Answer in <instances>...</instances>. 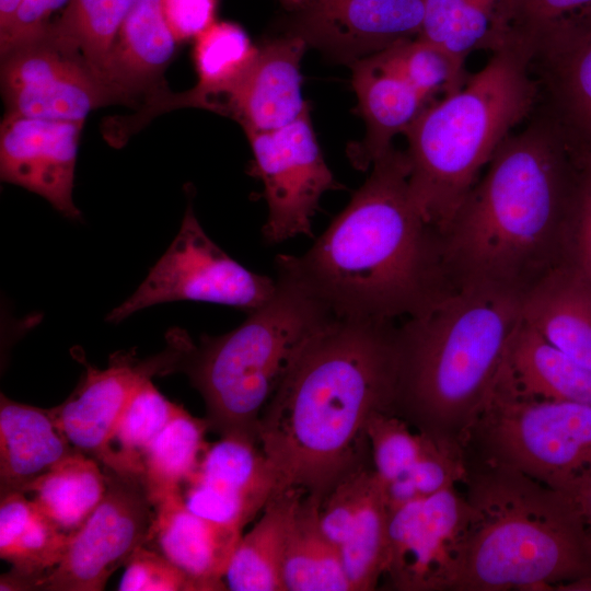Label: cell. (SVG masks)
Instances as JSON below:
<instances>
[{
  "mask_svg": "<svg viewBox=\"0 0 591 591\" xmlns=\"http://www.w3.org/2000/svg\"><path fill=\"white\" fill-rule=\"evenodd\" d=\"M375 56L386 69L407 81L430 103L438 94L445 96L456 92L468 78L464 66L418 36Z\"/></svg>",
  "mask_w": 591,
  "mask_h": 591,
  "instance_id": "37",
  "label": "cell"
},
{
  "mask_svg": "<svg viewBox=\"0 0 591 591\" xmlns=\"http://www.w3.org/2000/svg\"><path fill=\"white\" fill-rule=\"evenodd\" d=\"M390 510L374 470L350 530L339 546L351 591L375 589L387 553Z\"/></svg>",
  "mask_w": 591,
  "mask_h": 591,
  "instance_id": "35",
  "label": "cell"
},
{
  "mask_svg": "<svg viewBox=\"0 0 591 591\" xmlns=\"http://www.w3.org/2000/svg\"><path fill=\"white\" fill-rule=\"evenodd\" d=\"M279 1L286 9H288L291 12L299 11L308 2V0H279Z\"/></svg>",
  "mask_w": 591,
  "mask_h": 591,
  "instance_id": "47",
  "label": "cell"
},
{
  "mask_svg": "<svg viewBox=\"0 0 591 591\" xmlns=\"http://www.w3.org/2000/svg\"><path fill=\"white\" fill-rule=\"evenodd\" d=\"M465 462L473 519L452 591L557 590L591 578V537L572 497L507 467Z\"/></svg>",
  "mask_w": 591,
  "mask_h": 591,
  "instance_id": "5",
  "label": "cell"
},
{
  "mask_svg": "<svg viewBox=\"0 0 591 591\" xmlns=\"http://www.w3.org/2000/svg\"><path fill=\"white\" fill-rule=\"evenodd\" d=\"M521 301L491 289L452 288L396 325L393 414L462 447L521 324Z\"/></svg>",
  "mask_w": 591,
  "mask_h": 591,
  "instance_id": "4",
  "label": "cell"
},
{
  "mask_svg": "<svg viewBox=\"0 0 591 591\" xmlns=\"http://www.w3.org/2000/svg\"><path fill=\"white\" fill-rule=\"evenodd\" d=\"M275 290L276 279L248 270L221 250L188 205L169 248L137 290L107 314L106 322L117 324L142 309L183 300L250 313L264 305Z\"/></svg>",
  "mask_w": 591,
  "mask_h": 591,
  "instance_id": "9",
  "label": "cell"
},
{
  "mask_svg": "<svg viewBox=\"0 0 591 591\" xmlns=\"http://www.w3.org/2000/svg\"><path fill=\"white\" fill-rule=\"evenodd\" d=\"M590 34L591 0H511L509 40L525 47L532 62L559 55Z\"/></svg>",
  "mask_w": 591,
  "mask_h": 591,
  "instance_id": "32",
  "label": "cell"
},
{
  "mask_svg": "<svg viewBox=\"0 0 591 591\" xmlns=\"http://www.w3.org/2000/svg\"><path fill=\"white\" fill-rule=\"evenodd\" d=\"M276 290L236 328L202 335L185 332L177 372L201 394L210 429L221 437L257 440L259 417L301 345L335 315L285 257L276 258Z\"/></svg>",
  "mask_w": 591,
  "mask_h": 591,
  "instance_id": "7",
  "label": "cell"
},
{
  "mask_svg": "<svg viewBox=\"0 0 591 591\" xmlns=\"http://www.w3.org/2000/svg\"><path fill=\"white\" fill-rule=\"evenodd\" d=\"M372 475L373 467L363 465L355 470L341 478L321 502V528L338 548L350 530Z\"/></svg>",
  "mask_w": 591,
  "mask_h": 591,
  "instance_id": "42",
  "label": "cell"
},
{
  "mask_svg": "<svg viewBox=\"0 0 591 591\" xmlns=\"http://www.w3.org/2000/svg\"><path fill=\"white\" fill-rule=\"evenodd\" d=\"M167 25L177 43L196 39L216 22L219 0H161Z\"/></svg>",
  "mask_w": 591,
  "mask_h": 591,
  "instance_id": "44",
  "label": "cell"
},
{
  "mask_svg": "<svg viewBox=\"0 0 591 591\" xmlns=\"http://www.w3.org/2000/svg\"><path fill=\"white\" fill-rule=\"evenodd\" d=\"M577 178L569 219L566 262L591 286V152H575Z\"/></svg>",
  "mask_w": 591,
  "mask_h": 591,
  "instance_id": "40",
  "label": "cell"
},
{
  "mask_svg": "<svg viewBox=\"0 0 591 591\" xmlns=\"http://www.w3.org/2000/svg\"><path fill=\"white\" fill-rule=\"evenodd\" d=\"M308 44L287 33L259 47L247 74L227 100L222 114L244 130L269 131L298 119L308 108L302 97L301 60Z\"/></svg>",
  "mask_w": 591,
  "mask_h": 591,
  "instance_id": "18",
  "label": "cell"
},
{
  "mask_svg": "<svg viewBox=\"0 0 591 591\" xmlns=\"http://www.w3.org/2000/svg\"><path fill=\"white\" fill-rule=\"evenodd\" d=\"M178 44L165 20L161 0H135L107 59L102 78L125 104L165 92L162 76Z\"/></svg>",
  "mask_w": 591,
  "mask_h": 591,
  "instance_id": "20",
  "label": "cell"
},
{
  "mask_svg": "<svg viewBox=\"0 0 591 591\" xmlns=\"http://www.w3.org/2000/svg\"><path fill=\"white\" fill-rule=\"evenodd\" d=\"M242 531L204 519L187 509L182 491L153 505L146 546L185 571L198 591L228 590L224 580Z\"/></svg>",
  "mask_w": 591,
  "mask_h": 591,
  "instance_id": "19",
  "label": "cell"
},
{
  "mask_svg": "<svg viewBox=\"0 0 591 591\" xmlns=\"http://www.w3.org/2000/svg\"><path fill=\"white\" fill-rule=\"evenodd\" d=\"M581 510L591 537V483L575 499Z\"/></svg>",
  "mask_w": 591,
  "mask_h": 591,
  "instance_id": "45",
  "label": "cell"
},
{
  "mask_svg": "<svg viewBox=\"0 0 591 591\" xmlns=\"http://www.w3.org/2000/svg\"><path fill=\"white\" fill-rule=\"evenodd\" d=\"M95 459L74 451L31 484L35 506L60 530L79 529L103 499L107 474Z\"/></svg>",
  "mask_w": 591,
  "mask_h": 591,
  "instance_id": "31",
  "label": "cell"
},
{
  "mask_svg": "<svg viewBox=\"0 0 591 591\" xmlns=\"http://www.w3.org/2000/svg\"><path fill=\"white\" fill-rule=\"evenodd\" d=\"M244 131L268 207L265 241L278 244L298 235L313 236L320 200L337 184L316 140L310 107L282 128Z\"/></svg>",
  "mask_w": 591,
  "mask_h": 591,
  "instance_id": "11",
  "label": "cell"
},
{
  "mask_svg": "<svg viewBox=\"0 0 591 591\" xmlns=\"http://www.w3.org/2000/svg\"><path fill=\"white\" fill-rule=\"evenodd\" d=\"M107 474L105 495L70 534L60 563L42 580L43 591H101L108 578L148 542L153 505L138 477Z\"/></svg>",
  "mask_w": 591,
  "mask_h": 591,
  "instance_id": "10",
  "label": "cell"
},
{
  "mask_svg": "<svg viewBox=\"0 0 591 591\" xmlns=\"http://www.w3.org/2000/svg\"><path fill=\"white\" fill-rule=\"evenodd\" d=\"M77 451L57 428L49 409L0 395V495L26 494L33 482Z\"/></svg>",
  "mask_w": 591,
  "mask_h": 591,
  "instance_id": "24",
  "label": "cell"
},
{
  "mask_svg": "<svg viewBox=\"0 0 591 591\" xmlns=\"http://www.w3.org/2000/svg\"><path fill=\"white\" fill-rule=\"evenodd\" d=\"M207 419L179 408L142 453V484L152 505L183 490L208 447Z\"/></svg>",
  "mask_w": 591,
  "mask_h": 591,
  "instance_id": "33",
  "label": "cell"
},
{
  "mask_svg": "<svg viewBox=\"0 0 591 591\" xmlns=\"http://www.w3.org/2000/svg\"><path fill=\"white\" fill-rule=\"evenodd\" d=\"M577 158L535 113L499 146L441 233L452 288L523 298L566 262Z\"/></svg>",
  "mask_w": 591,
  "mask_h": 591,
  "instance_id": "2",
  "label": "cell"
},
{
  "mask_svg": "<svg viewBox=\"0 0 591 591\" xmlns=\"http://www.w3.org/2000/svg\"><path fill=\"white\" fill-rule=\"evenodd\" d=\"M424 0H308L288 33L351 63L419 36Z\"/></svg>",
  "mask_w": 591,
  "mask_h": 591,
  "instance_id": "15",
  "label": "cell"
},
{
  "mask_svg": "<svg viewBox=\"0 0 591 591\" xmlns=\"http://www.w3.org/2000/svg\"><path fill=\"white\" fill-rule=\"evenodd\" d=\"M396 324L334 317L292 357L258 421V444L277 490L323 498L366 465L367 425L393 414Z\"/></svg>",
  "mask_w": 591,
  "mask_h": 591,
  "instance_id": "1",
  "label": "cell"
},
{
  "mask_svg": "<svg viewBox=\"0 0 591 591\" xmlns=\"http://www.w3.org/2000/svg\"><path fill=\"white\" fill-rule=\"evenodd\" d=\"M371 166L312 247L286 258L336 317L395 322L422 312L452 286L441 235L412 196L406 152L392 148Z\"/></svg>",
  "mask_w": 591,
  "mask_h": 591,
  "instance_id": "3",
  "label": "cell"
},
{
  "mask_svg": "<svg viewBox=\"0 0 591 591\" xmlns=\"http://www.w3.org/2000/svg\"><path fill=\"white\" fill-rule=\"evenodd\" d=\"M135 0H70L46 38L83 59L101 77L118 31Z\"/></svg>",
  "mask_w": 591,
  "mask_h": 591,
  "instance_id": "34",
  "label": "cell"
},
{
  "mask_svg": "<svg viewBox=\"0 0 591 591\" xmlns=\"http://www.w3.org/2000/svg\"><path fill=\"white\" fill-rule=\"evenodd\" d=\"M352 88L366 124L362 140L349 146L348 157L358 170H368L390 151L403 134L431 104L407 81L386 69L375 55L350 65Z\"/></svg>",
  "mask_w": 591,
  "mask_h": 591,
  "instance_id": "21",
  "label": "cell"
},
{
  "mask_svg": "<svg viewBox=\"0 0 591 591\" xmlns=\"http://www.w3.org/2000/svg\"><path fill=\"white\" fill-rule=\"evenodd\" d=\"M70 534L49 520L24 493L0 495V557L11 564L1 591L39 590L62 559Z\"/></svg>",
  "mask_w": 591,
  "mask_h": 591,
  "instance_id": "22",
  "label": "cell"
},
{
  "mask_svg": "<svg viewBox=\"0 0 591 591\" xmlns=\"http://www.w3.org/2000/svg\"><path fill=\"white\" fill-rule=\"evenodd\" d=\"M522 321L546 341L591 369V286L565 262L521 301Z\"/></svg>",
  "mask_w": 591,
  "mask_h": 591,
  "instance_id": "23",
  "label": "cell"
},
{
  "mask_svg": "<svg viewBox=\"0 0 591 591\" xmlns=\"http://www.w3.org/2000/svg\"><path fill=\"white\" fill-rule=\"evenodd\" d=\"M277 486L276 473L258 442L231 434L208 444L182 495L193 513L242 531Z\"/></svg>",
  "mask_w": 591,
  "mask_h": 591,
  "instance_id": "16",
  "label": "cell"
},
{
  "mask_svg": "<svg viewBox=\"0 0 591 591\" xmlns=\"http://www.w3.org/2000/svg\"><path fill=\"white\" fill-rule=\"evenodd\" d=\"M418 37L465 67L476 50L499 49L509 40L511 0H424Z\"/></svg>",
  "mask_w": 591,
  "mask_h": 591,
  "instance_id": "29",
  "label": "cell"
},
{
  "mask_svg": "<svg viewBox=\"0 0 591 591\" xmlns=\"http://www.w3.org/2000/svg\"><path fill=\"white\" fill-rule=\"evenodd\" d=\"M373 470L387 485L403 477L416 462L422 445V433L412 430L403 418L386 412L374 414L367 425Z\"/></svg>",
  "mask_w": 591,
  "mask_h": 591,
  "instance_id": "39",
  "label": "cell"
},
{
  "mask_svg": "<svg viewBox=\"0 0 591 591\" xmlns=\"http://www.w3.org/2000/svg\"><path fill=\"white\" fill-rule=\"evenodd\" d=\"M503 369L526 395L591 406V369L554 347L523 321L510 343Z\"/></svg>",
  "mask_w": 591,
  "mask_h": 591,
  "instance_id": "28",
  "label": "cell"
},
{
  "mask_svg": "<svg viewBox=\"0 0 591 591\" xmlns=\"http://www.w3.org/2000/svg\"><path fill=\"white\" fill-rule=\"evenodd\" d=\"M5 114L85 121L123 99L83 59L43 37L1 57Z\"/></svg>",
  "mask_w": 591,
  "mask_h": 591,
  "instance_id": "13",
  "label": "cell"
},
{
  "mask_svg": "<svg viewBox=\"0 0 591 591\" xmlns=\"http://www.w3.org/2000/svg\"><path fill=\"white\" fill-rule=\"evenodd\" d=\"M321 502L305 494L294 512L282 561L285 591H351L339 548L321 528Z\"/></svg>",
  "mask_w": 591,
  "mask_h": 591,
  "instance_id": "30",
  "label": "cell"
},
{
  "mask_svg": "<svg viewBox=\"0 0 591 591\" xmlns=\"http://www.w3.org/2000/svg\"><path fill=\"white\" fill-rule=\"evenodd\" d=\"M466 474L467 466L461 445L422 433L421 450L412 468L395 482L382 485L389 510L391 512L409 501L462 485Z\"/></svg>",
  "mask_w": 591,
  "mask_h": 591,
  "instance_id": "38",
  "label": "cell"
},
{
  "mask_svg": "<svg viewBox=\"0 0 591 591\" xmlns=\"http://www.w3.org/2000/svg\"><path fill=\"white\" fill-rule=\"evenodd\" d=\"M537 113L549 119L576 152H591V34L554 57L532 62Z\"/></svg>",
  "mask_w": 591,
  "mask_h": 591,
  "instance_id": "26",
  "label": "cell"
},
{
  "mask_svg": "<svg viewBox=\"0 0 591 591\" xmlns=\"http://www.w3.org/2000/svg\"><path fill=\"white\" fill-rule=\"evenodd\" d=\"M462 447L465 461L520 472L576 499L591 483V406L526 395L502 363Z\"/></svg>",
  "mask_w": 591,
  "mask_h": 591,
  "instance_id": "8",
  "label": "cell"
},
{
  "mask_svg": "<svg viewBox=\"0 0 591 591\" xmlns=\"http://www.w3.org/2000/svg\"><path fill=\"white\" fill-rule=\"evenodd\" d=\"M473 508L459 485L390 512L383 577L398 591H452Z\"/></svg>",
  "mask_w": 591,
  "mask_h": 591,
  "instance_id": "12",
  "label": "cell"
},
{
  "mask_svg": "<svg viewBox=\"0 0 591 591\" xmlns=\"http://www.w3.org/2000/svg\"><path fill=\"white\" fill-rule=\"evenodd\" d=\"M538 97L531 53L510 40L404 132L412 196L440 235L502 141L532 117Z\"/></svg>",
  "mask_w": 591,
  "mask_h": 591,
  "instance_id": "6",
  "label": "cell"
},
{
  "mask_svg": "<svg viewBox=\"0 0 591 591\" xmlns=\"http://www.w3.org/2000/svg\"><path fill=\"white\" fill-rule=\"evenodd\" d=\"M171 345L147 359L134 349L116 351L104 369L85 364V373L73 393L50 408L53 419L73 449L117 470L112 437L118 418L136 387L154 375L174 373L176 355Z\"/></svg>",
  "mask_w": 591,
  "mask_h": 591,
  "instance_id": "14",
  "label": "cell"
},
{
  "mask_svg": "<svg viewBox=\"0 0 591 591\" xmlns=\"http://www.w3.org/2000/svg\"><path fill=\"white\" fill-rule=\"evenodd\" d=\"M120 591H198L193 579L164 555L139 547L125 565Z\"/></svg>",
  "mask_w": 591,
  "mask_h": 591,
  "instance_id": "41",
  "label": "cell"
},
{
  "mask_svg": "<svg viewBox=\"0 0 591 591\" xmlns=\"http://www.w3.org/2000/svg\"><path fill=\"white\" fill-rule=\"evenodd\" d=\"M258 49L239 24L216 21L195 39L197 84L185 93H165L157 109L194 106L222 114L227 100L253 66Z\"/></svg>",
  "mask_w": 591,
  "mask_h": 591,
  "instance_id": "25",
  "label": "cell"
},
{
  "mask_svg": "<svg viewBox=\"0 0 591 591\" xmlns=\"http://www.w3.org/2000/svg\"><path fill=\"white\" fill-rule=\"evenodd\" d=\"M23 0H0V31L4 30Z\"/></svg>",
  "mask_w": 591,
  "mask_h": 591,
  "instance_id": "46",
  "label": "cell"
},
{
  "mask_svg": "<svg viewBox=\"0 0 591 591\" xmlns=\"http://www.w3.org/2000/svg\"><path fill=\"white\" fill-rule=\"evenodd\" d=\"M306 493L276 491L252 530L242 535L224 580L232 591H285L282 561L294 512Z\"/></svg>",
  "mask_w": 591,
  "mask_h": 591,
  "instance_id": "27",
  "label": "cell"
},
{
  "mask_svg": "<svg viewBox=\"0 0 591 591\" xmlns=\"http://www.w3.org/2000/svg\"><path fill=\"white\" fill-rule=\"evenodd\" d=\"M181 407L169 401L151 379L142 381L129 397L112 437V448L118 444L115 473L141 479L142 453Z\"/></svg>",
  "mask_w": 591,
  "mask_h": 591,
  "instance_id": "36",
  "label": "cell"
},
{
  "mask_svg": "<svg viewBox=\"0 0 591 591\" xmlns=\"http://www.w3.org/2000/svg\"><path fill=\"white\" fill-rule=\"evenodd\" d=\"M70 0H23L9 25L0 31V56L46 36L53 15Z\"/></svg>",
  "mask_w": 591,
  "mask_h": 591,
  "instance_id": "43",
  "label": "cell"
},
{
  "mask_svg": "<svg viewBox=\"0 0 591 591\" xmlns=\"http://www.w3.org/2000/svg\"><path fill=\"white\" fill-rule=\"evenodd\" d=\"M84 121L5 114L0 126V176L45 198L77 220L73 202L77 155Z\"/></svg>",
  "mask_w": 591,
  "mask_h": 591,
  "instance_id": "17",
  "label": "cell"
}]
</instances>
